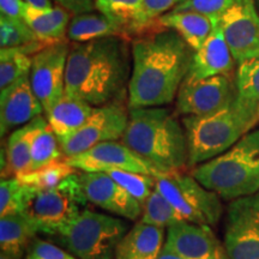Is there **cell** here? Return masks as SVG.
I'll list each match as a JSON object with an SVG mask.
<instances>
[{"mask_svg":"<svg viewBox=\"0 0 259 259\" xmlns=\"http://www.w3.org/2000/svg\"><path fill=\"white\" fill-rule=\"evenodd\" d=\"M131 47L128 109L169 105L187 76L193 51L176 31L160 25L138 34Z\"/></svg>","mask_w":259,"mask_h":259,"instance_id":"1","label":"cell"},{"mask_svg":"<svg viewBox=\"0 0 259 259\" xmlns=\"http://www.w3.org/2000/svg\"><path fill=\"white\" fill-rule=\"evenodd\" d=\"M132 47L127 37L108 36L71 46L65 94L94 107L119 102L128 88Z\"/></svg>","mask_w":259,"mask_h":259,"instance_id":"2","label":"cell"},{"mask_svg":"<svg viewBox=\"0 0 259 259\" xmlns=\"http://www.w3.org/2000/svg\"><path fill=\"white\" fill-rule=\"evenodd\" d=\"M128 124L121 142L167 174L189 166L184 126L167 107L128 109Z\"/></svg>","mask_w":259,"mask_h":259,"instance_id":"3","label":"cell"},{"mask_svg":"<svg viewBox=\"0 0 259 259\" xmlns=\"http://www.w3.org/2000/svg\"><path fill=\"white\" fill-rule=\"evenodd\" d=\"M259 121V108L236 96L227 108L205 116H184L189 166L219 156L231 149Z\"/></svg>","mask_w":259,"mask_h":259,"instance_id":"4","label":"cell"},{"mask_svg":"<svg viewBox=\"0 0 259 259\" xmlns=\"http://www.w3.org/2000/svg\"><path fill=\"white\" fill-rule=\"evenodd\" d=\"M204 187L226 200L259 192V130L247 132L231 149L192 169Z\"/></svg>","mask_w":259,"mask_h":259,"instance_id":"5","label":"cell"},{"mask_svg":"<svg viewBox=\"0 0 259 259\" xmlns=\"http://www.w3.org/2000/svg\"><path fill=\"white\" fill-rule=\"evenodd\" d=\"M128 231V222L121 218L87 208L54 236L77 259H115L116 247Z\"/></svg>","mask_w":259,"mask_h":259,"instance_id":"6","label":"cell"},{"mask_svg":"<svg viewBox=\"0 0 259 259\" xmlns=\"http://www.w3.org/2000/svg\"><path fill=\"white\" fill-rule=\"evenodd\" d=\"M88 203L77 171L53 189H35L24 212L36 223L40 233L54 236L87 209Z\"/></svg>","mask_w":259,"mask_h":259,"instance_id":"7","label":"cell"},{"mask_svg":"<svg viewBox=\"0 0 259 259\" xmlns=\"http://www.w3.org/2000/svg\"><path fill=\"white\" fill-rule=\"evenodd\" d=\"M156 178V189L176 208L184 221L196 225H216L223 208L221 197L204 187L192 174L170 171Z\"/></svg>","mask_w":259,"mask_h":259,"instance_id":"8","label":"cell"},{"mask_svg":"<svg viewBox=\"0 0 259 259\" xmlns=\"http://www.w3.org/2000/svg\"><path fill=\"white\" fill-rule=\"evenodd\" d=\"M223 246L229 259H259V192L229 203Z\"/></svg>","mask_w":259,"mask_h":259,"instance_id":"9","label":"cell"},{"mask_svg":"<svg viewBox=\"0 0 259 259\" xmlns=\"http://www.w3.org/2000/svg\"><path fill=\"white\" fill-rule=\"evenodd\" d=\"M128 116L130 112L120 102L95 107L78 131L59 142L64 156H74L103 142L122 138L128 124Z\"/></svg>","mask_w":259,"mask_h":259,"instance_id":"10","label":"cell"},{"mask_svg":"<svg viewBox=\"0 0 259 259\" xmlns=\"http://www.w3.org/2000/svg\"><path fill=\"white\" fill-rule=\"evenodd\" d=\"M236 96L235 82L228 74L184 79L177 95V113L184 116L210 115L231 106Z\"/></svg>","mask_w":259,"mask_h":259,"instance_id":"11","label":"cell"},{"mask_svg":"<svg viewBox=\"0 0 259 259\" xmlns=\"http://www.w3.org/2000/svg\"><path fill=\"white\" fill-rule=\"evenodd\" d=\"M70 48L67 41L63 40L47 45L31 56L29 78L45 112L65 94V77Z\"/></svg>","mask_w":259,"mask_h":259,"instance_id":"12","label":"cell"},{"mask_svg":"<svg viewBox=\"0 0 259 259\" xmlns=\"http://www.w3.org/2000/svg\"><path fill=\"white\" fill-rule=\"evenodd\" d=\"M71 167L78 171L128 170L149 176H163L161 170L131 150L127 145L118 141L103 142L82 154L65 158Z\"/></svg>","mask_w":259,"mask_h":259,"instance_id":"13","label":"cell"},{"mask_svg":"<svg viewBox=\"0 0 259 259\" xmlns=\"http://www.w3.org/2000/svg\"><path fill=\"white\" fill-rule=\"evenodd\" d=\"M219 24L236 63L259 53V14L254 0H234Z\"/></svg>","mask_w":259,"mask_h":259,"instance_id":"14","label":"cell"},{"mask_svg":"<svg viewBox=\"0 0 259 259\" xmlns=\"http://www.w3.org/2000/svg\"><path fill=\"white\" fill-rule=\"evenodd\" d=\"M79 179L88 202L97 208L127 221H136L143 213V205L107 173L79 171Z\"/></svg>","mask_w":259,"mask_h":259,"instance_id":"15","label":"cell"},{"mask_svg":"<svg viewBox=\"0 0 259 259\" xmlns=\"http://www.w3.org/2000/svg\"><path fill=\"white\" fill-rule=\"evenodd\" d=\"M164 246L184 259H229L225 246L206 225L174 223L167 228Z\"/></svg>","mask_w":259,"mask_h":259,"instance_id":"16","label":"cell"},{"mask_svg":"<svg viewBox=\"0 0 259 259\" xmlns=\"http://www.w3.org/2000/svg\"><path fill=\"white\" fill-rule=\"evenodd\" d=\"M44 107L31 88L29 76L2 89L0 94V131L2 136L15 131L40 116Z\"/></svg>","mask_w":259,"mask_h":259,"instance_id":"17","label":"cell"},{"mask_svg":"<svg viewBox=\"0 0 259 259\" xmlns=\"http://www.w3.org/2000/svg\"><path fill=\"white\" fill-rule=\"evenodd\" d=\"M234 61L218 22L203 46L193 52L185 79L197 80L219 74H228L234 66Z\"/></svg>","mask_w":259,"mask_h":259,"instance_id":"18","label":"cell"},{"mask_svg":"<svg viewBox=\"0 0 259 259\" xmlns=\"http://www.w3.org/2000/svg\"><path fill=\"white\" fill-rule=\"evenodd\" d=\"M164 228L137 222L130 228L115 252V259H157L164 246Z\"/></svg>","mask_w":259,"mask_h":259,"instance_id":"19","label":"cell"},{"mask_svg":"<svg viewBox=\"0 0 259 259\" xmlns=\"http://www.w3.org/2000/svg\"><path fill=\"white\" fill-rule=\"evenodd\" d=\"M216 23L218 22L199 12L178 10H170L157 19V25L176 31L193 52L203 46Z\"/></svg>","mask_w":259,"mask_h":259,"instance_id":"20","label":"cell"},{"mask_svg":"<svg viewBox=\"0 0 259 259\" xmlns=\"http://www.w3.org/2000/svg\"><path fill=\"white\" fill-rule=\"evenodd\" d=\"M95 107L83 100L64 94L46 113V119L58 141L69 138L82 127Z\"/></svg>","mask_w":259,"mask_h":259,"instance_id":"21","label":"cell"},{"mask_svg":"<svg viewBox=\"0 0 259 259\" xmlns=\"http://www.w3.org/2000/svg\"><path fill=\"white\" fill-rule=\"evenodd\" d=\"M37 116L22 127L11 132L6 141L5 163L2 166V178H12L28 173L31 166V145L42 121Z\"/></svg>","mask_w":259,"mask_h":259,"instance_id":"22","label":"cell"},{"mask_svg":"<svg viewBox=\"0 0 259 259\" xmlns=\"http://www.w3.org/2000/svg\"><path fill=\"white\" fill-rule=\"evenodd\" d=\"M37 233H40L38 227L27 212L3 216L0 219L2 252L21 259Z\"/></svg>","mask_w":259,"mask_h":259,"instance_id":"23","label":"cell"},{"mask_svg":"<svg viewBox=\"0 0 259 259\" xmlns=\"http://www.w3.org/2000/svg\"><path fill=\"white\" fill-rule=\"evenodd\" d=\"M24 21L38 40L45 45L63 41L71 22L69 11L60 5L46 11L27 6Z\"/></svg>","mask_w":259,"mask_h":259,"instance_id":"24","label":"cell"},{"mask_svg":"<svg viewBox=\"0 0 259 259\" xmlns=\"http://www.w3.org/2000/svg\"><path fill=\"white\" fill-rule=\"evenodd\" d=\"M108 36H124L120 25L101 12H85L74 15L67 28V37L76 44H84Z\"/></svg>","mask_w":259,"mask_h":259,"instance_id":"25","label":"cell"},{"mask_svg":"<svg viewBox=\"0 0 259 259\" xmlns=\"http://www.w3.org/2000/svg\"><path fill=\"white\" fill-rule=\"evenodd\" d=\"M0 46L2 48H21L34 56L47 45L38 40L23 19L0 16Z\"/></svg>","mask_w":259,"mask_h":259,"instance_id":"26","label":"cell"},{"mask_svg":"<svg viewBox=\"0 0 259 259\" xmlns=\"http://www.w3.org/2000/svg\"><path fill=\"white\" fill-rule=\"evenodd\" d=\"M64 156L59 141L51 128L47 119H42L31 145L30 170L47 166L53 162L60 161ZM29 170V171H30Z\"/></svg>","mask_w":259,"mask_h":259,"instance_id":"27","label":"cell"},{"mask_svg":"<svg viewBox=\"0 0 259 259\" xmlns=\"http://www.w3.org/2000/svg\"><path fill=\"white\" fill-rule=\"evenodd\" d=\"M35 187L22 183L17 177L2 179L0 183V218L27 210Z\"/></svg>","mask_w":259,"mask_h":259,"instance_id":"28","label":"cell"},{"mask_svg":"<svg viewBox=\"0 0 259 259\" xmlns=\"http://www.w3.org/2000/svg\"><path fill=\"white\" fill-rule=\"evenodd\" d=\"M31 57L21 48H2L0 51V88L5 89L30 74Z\"/></svg>","mask_w":259,"mask_h":259,"instance_id":"29","label":"cell"},{"mask_svg":"<svg viewBox=\"0 0 259 259\" xmlns=\"http://www.w3.org/2000/svg\"><path fill=\"white\" fill-rule=\"evenodd\" d=\"M77 171L78 170L71 167L66 161L60 160L38 169L21 174L17 178L28 186H32L37 190H50L58 186L66 178L76 174Z\"/></svg>","mask_w":259,"mask_h":259,"instance_id":"30","label":"cell"},{"mask_svg":"<svg viewBox=\"0 0 259 259\" xmlns=\"http://www.w3.org/2000/svg\"><path fill=\"white\" fill-rule=\"evenodd\" d=\"M139 221L167 229L174 223L184 221V220L176 208L168 202L166 197L155 187L153 193L143 205V213Z\"/></svg>","mask_w":259,"mask_h":259,"instance_id":"31","label":"cell"},{"mask_svg":"<svg viewBox=\"0 0 259 259\" xmlns=\"http://www.w3.org/2000/svg\"><path fill=\"white\" fill-rule=\"evenodd\" d=\"M142 0H95V8L124 29L126 36L136 34L135 25Z\"/></svg>","mask_w":259,"mask_h":259,"instance_id":"32","label":"cell"},{"mask_svg":"<svg viewBox=\"0 0 259 259\" xmlns=\"http://www.w3.org/2000/svg\"><path fill=\"white\" fill-rule=\"evenodd\" d=\"M235 85L239 99L259 108V53L238 63Z\"/></svg>","mask_w":259,"mask_h":259,"instance_id":"33","label":"cell"},{"mask_svg":"<svg viewBox=\"0 0 259 259\" xmlns=\"http://www.w3.org/2000/svg\"><path fill=\"white\" fill-rule=\"evenodd\" d=\"M106 173L142 205H144L156 186V178L149 174L128 170H109Z\"/></svg>","mask_w":259,"mask_h":259,"instance_id":"34","label":"cell"},{"mask_svg":"<svg viewBox=\"0 0 259 259\" xmlns=\"http://www.w3.org/2000/svg\"><path fill=\"white\" fill-rule=\"evenodd\" d=\"M183 2L184 0H142L136 19V34L157 27V19Z\"/></svg>","mask_w":259,"mask_h":259,"instance_id":"35","label":"cell"},{"mask_svg":"<svg viewBox=\"0 0 259 259\" xmlns=\"http://www.w3.org/2000/svg\"><path fill=\"white\" fill-rule=\"evenodd\" d=\"M234 0H184L173 10L194 11L208 16L213 22H219L223 12L233 4Z\"/></svg>","mask_w":259,"mask_h":259,"instance_id":"36","label":"cell"},{"mask_svg":"<svg viewBox=\"0 0 259 259\" xmlns=\"http://www.w3.org/2000/svg\"><path fill=\"white\" fill-rule=\"evenodd\" d=\"M25 259H77L59 245L35 238L25 251Z\"/></svg>","mask_w":259,"mask_h":259,"instance_id":"37","label":"cell"},{"mask_svg":"<svg viewBox=\"0 0 259 259\" xmlns=\"http://www.w3.org/2000/svg\"><path fill=\"white\" fill-rule=\"evenodd\" d=\"M27 4L23 0H0V11L2 16L14 19H23Z\"/></svg>","mask_w":259,"mask_h":259,"instance_id":"38","label":"cell"},{"mask_svg":"<svg viewBox=\"0 0 259 259\" xmlns=\"http://www.w3.org/2000/svg\"><path fill=\"white\" fill-rule=\"evenodd\" d=\"M56 2L73 15L92 12L95 8V0H56Z\"/></svg>","mask_w":259,"mask_h":259,"instance_id":"39","label":"cell"},{"mask_svg":"<svg viewBox=\"0 0 259 259\" xmlns=\"http://www.w3.org/2000/svg\"><path fill=\"white\" fill-rule=\"evenodd\" d=\"M23 2L30 8L42 10V11H46V10H51L53 8L51 0H23Z\"/></svg>","mask_w":259,"mask_h":259,"instance_id":"40","label":"cell"},{"mask_svg":"<svg viewBox=\"0 0 259 259\" xmlns=\"http://www.w3.org/2000/svg\"><path fill=\"white\" fill-rule=\"evenodd\" d=\"M157 259H184L183 257H180L179 254L174 253L173 251H170L169 248L166 247V246H163V248H162L160 255H158Z\"/></svg>","mask_w":259,"mask_h":259,"instance_id":"41","label":"cell"},{"mask_svg":"<svg viewBox=\"0 0 259 259\" xmlns=\"http://www.w3.org/2000/svg\"><path fill=\"white\" fill-rule=\"evenodd\" d=\"M0 259H19V258H15L12 257V255H9L4 253V252H2V254H0Z\"/></svg>","mask_w":259,"mask_h":259,"instance_id":"42","label":"cell"},{"mask_svg":"<svg viewBox=\"0 0 259 259\" xmlns=\"http://www.w3.org/2000/svg\"><path fill=\"white\" fill-rule=\"evenodd\" d=\"M254 3H255V6H257L258 14H259V0H254Z\"/></svg>","mask_w":259,"mask_h":259,"instance_id":"43","label":"cell"}]
</instances>
